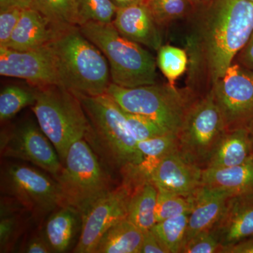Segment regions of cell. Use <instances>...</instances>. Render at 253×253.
Here are the masks:
<instances>
[{
  "label": "cell",
  "instance_id": "1",
  "mask_svg": "<svg viewBox=\"0 0 253 253\" xmlns=\"http://www.w3.org/2000/svg\"><path fill=\"white\" fill-rule=\"evenodd\" d=\"M186 38L188 85L191 92L208 90L224 76L253 32V2L211 0L198 8Z\"/></svg>",
  "mask_w": 253,
  "mask_h": 253
},
{
  "label": "cell",
  "instance_id": "2",
  "mask_svg": "<svg viewBox=\"0 0 253 253\" xmlns=\"http://www.w3.org/2000/svg\"><path fill=\"white\" fill-rule=\"evenodd\" d=\"M77 96L90 126L85 139L103 161L122 174L141 164L144 157L122 108L107 94Z\"/></svg>",
  "mask_w": 253,
  "mask_h": 253
},
{
  "label": "cell",
  "instance_id": "3",
  "mask_svg": "<svg viewBox=\"0 0 253 253\" xmlns=\"http://www.w3.org/2000/svg\"><path fill=\"white\" fill-rule=\"evenodd\" d=\"M50 44L56 60L59 86L76 95L106 94L112 83L109 63L79 26L65 28Z\"/></svg>",
  "mask_w": 253,
  "mask_h": 253
},
{
  "label": "cell",
  "instance_id": "4",
  "mask_svg": "<svg viewBox=\"0 0 253 253\" xmlns=\"http://www.w3.org/2000/svg\"><path fill=\"white\" fill-rule=\"evenodd\" d=\"M107 59L113 84L123 87L156 84L157 62L142 45L129 41L113 23L89 22L79 26Z\"/></svg>",
  "mask_w": 253,
  "mask_h": 253
},
{
  "label": "cell",
  "instance_id": "5",
  "mask_svg": "<svg viewBox=\"0 0 253 253\" xmlns=\"http://www.w3.org/2000/svg\"><path fill=\"white\" fill-rule=\"evenodd\" d=\"M36 89V101L32 110L63 165L71 146L89 134V121L81 100L72 91L59 85Z\"/></svg>",
  "mask_w": 253,
  "mask_h": 253
},
{
  "label": "cell",
  "instance_id": "6",
  "mask_svg": "<svg viewBox=\"0 0 253 253\" xmlns=\"http://www.w3.org/2000/svg\"><path fill=\"white\" fill-rule=\"evenodd\" d=\"M106 94L123 110L151 118L168 132L178 135L195 95L167 84L123 87L111 83Z\"/></svg>",
  "mask_w": 253,
  "mask_h": 253
},
{
  "label": "cell",
  "instance_id": "7",
  "mask_svg": "<svg viewBox=\"0 0 253 253\" xmlns=\"http://www.w3.org/2000/svg\"><path fill=\"white\" fill-rule=\"evenodd\" d=\"M63 206H69L81 214L96 200L112 190L109 172L86 139L71 146L59 175Z\"/></svg>",
  "mask_w": 253,
  "mask_h": 253
},
{
  "label": "cell",
  "instance_id": "8",
  "mask_svg": "<svg viewBox=\"0 0 253 253\" xmlns=\"http://www.w3.org/2000/svg\"><path fill=\"white\" fill-rule=\"evenodd\" d=\"M226 131L211 89L189 106L177 135L179 151L190 162L205 169Z\"/></svg>",
  "mask_w": 253,
  "mask_h": 253
},
{
  "label": "cell",
  "instance_id": "9",
  "mask_svg": "<svg viewBox=\"0 0 253 253\" xmlns=\"http://www.w3.org/2000/svg\"><path fill=\"white\" fill-rule=\"evenodd\" d=\"M1 190L6 197L17 201L36 219L63 206L56 179L26 165L14 163L1 169Z\"/></svg>",
  "mask_w": 253,
  "mask_h": 253
},
{
  "label": "cell",
  "instance_id": "10",
  "mask_svg": "<svg viewBox=\"0 0 253 253\" xmlns=\"http://www.w3.org/2000/svg\"><path fill=\"white\" fill-rule=\"evenodd\" d=\"M226 129L253 124V71L234 61L212 87Z\"/></svg>",
  "mask_w": 253,
  "mask_h": 253
},
{
  "label": "cell",
  "instance_id": "11",
  "mask_svg": "<svg viewBox=\"0 0 253 253\" xmlns=\"http://www.w3.org/2000/svg\"><path fill=\"white\" fill-rule=\"evenodd\" d=\"M0 151L4 157L33 163L54 178L63 165L56 149L40 126L26 121L14 129L1 133Z\"/></svg>",
  "mask_w": 253,
  "mask_h": 253
},
{
  "label": "cell",
  "instance_id": "12",
  "mask_svg": "<svg viewBox=\"0 0 253 253\" xmlns=\"http://www.w3.org/2000/svg\"><path fill=\"white\" fill-rule=\"evenodd\" d=\"M133 188L123 182L108 192L82 214V228L73 253H94L103 235L111 226L127 217Z\"/></svg>",
  "mask_w": 253,
  "mask_h": 253
},
{
  "label": "cell",
  "instance_id": "13",
  "mask_svg": "<svg viewBox=\"0 0 253 253\" xmlns=\"http://www.w3.org/2000/svg\"><path fill=\"white\" fill-rule=\"evenodd\" d=\"M202 171L179 150L158 160L144 158L136 167L138 174L158 189L186 197L192 196L202 186Z\"/></svg>",
  "mask_w": 253,
  "mask_h": 253
},
{
  "label": "cell",
  "instance_id": "14",
  "mask_svg": "<svg viewBox=\"0 0 253 253\" xmlns=\"http://www.w3.org/2000/svg\"><path fill=\"white\" fill-rule=\"evenodd\" d=\"M0 75L24 80L35 88L59 85L51 44L28 51L0 46Z\"/></svg>",
  "mask_w": 253,
  "mask_h": 253
},
{
  "label": "cell",
  "instance_id": "15",
  "mask_svg": "<svg viewBox=\"0 0 253 253\" xmlns=\"http://www.w3.org/2000/svg\"><path fill=\"white\" fill-rule=\"evenodd\" d=\"M211 231L221 250L253 236V192L231 196Z\"/></svg>",
  "mask_w": 253,
  "mask_h": 253
},
{
  "label": "cell",
  "instance_id": "16",
  "mask_svg": "<svg viewBox=\"0 0 253 253\" xmlns=\"http://www.w3.org/2000/svg\"><path fill=\"white\" fill-rule=\"evenodd\" d=\"M112 23L129 41L157 51L163 45L161 27L148 3L118 8Z\"/></svg>",
  "mask_w": 253,
  "mask_h": 253
},
{
  "label": "cell",
  "instance_id": "17",
  "mask_svg": "<svg viewBox=\"0 0 253 253\" xmlns=\"http://www.w3.org/2000/svg\"><path fill=\"white\" fill-rule=\"evenodd\" d=\"M63 26L33 8L23 9L21 18L6 47L28 51L49 45L57 38Z\"/></svg>",
  "mask_w": 253,
  "mask_h": 253
},
{
  "label": "cell",
  "instance_id": "18",
  "mask_svg": "<svg viewBox=\"0 0 253 253\" xmlns=\"http://www.w3.org/2000/svg\"><path fill=\"white\" fill-rule=\"evenodd\" d=\"M230 193L201 186L192 196L185 241L200 233L211 231L220 218ZM184 241V243H185Z\"/></svg>",
  "mask_w": 253,
  "mask_h": 253
},
{
  "label": "cell",
  "instance_id": "19",
  "mask_svg": "<svg viewBox=\"0 0 253 253\" xmlns=\"http://www.w3.org/2000/svg\"><path fill=\"white\" fill-rule=\"evenodd\" d=\"M202 185L232 196L253 192V155L238 166L203 169Z\"/></svg>",
  "mask_w": 253,
  "mask_h": 253
},
{
  "label": "cell",
  "instance_id": "20",
  "mask_svg": "<svg viewBox=\"0 0 253 253\" xmlns=\"http://www.w3.org/2000/svg\"><path fill=\"white\" fill-rule=\"evenodd\" d=\"M81 228V213L71 206H63L50 215L44 236L53 253H65Z\"/></svg>",
  "mask_w": 253,
  "mask_h": 253
},
{
  "label": "cell",
  "instance_id": "21",
  "mask_svg": "<svg viewBox=\"0 0 253 253\" xmlns=\"http://www.w3.org/2000/svg\"><path fill=\"white\" fill-rule=\"evenodd\" d=\"M253 155L249 128L229 129L216 146L206 168L238 166Z\"/></svg>",
  "mask_w": 253,
  "mask_h": 253
},
{
  "label": "cell",
  "instance_id": "22",
  "mask_svg": "<svg viewBox=\"0 0 253 253\" xmlns=\"http://www.w3.org/2000/svg\"><path fill=\"white\" fill-rule=\"evenodd\" d=\"M143 238L144 231L126 218L105 233L94 253H140Z\"/></svg>",
  "mask_w": 253,
  "mask_h": 253
},
{
  "label": "cell",
  "instance_id": "23",
  "mask_svg": "<svg viewBox=\"0 0 253 253\" xmlns=\"http://www.w3.org/2000/svg\"><path fill=\"white\" fill-rule=\"evenodd\" d=\"M157 188L151 181H145L133 187L126 218L142 231L150 230L157 222Z\"/></svg>",
  "mask_w": 253,
  "mask_h": 253
},
{
  "label": "cell",
  "instance_id": "24",
  "mask_svg": "<svg viewBox=\"0 0 253 253\" xmlns=\"http://www.w3.org/2000/svg\"><path fill=\"white\" fill-rule=\"evenodd\" d=\"M1 201L0 212V251L9 252L22 234L25 222L21 211H26L17 201L7 198Z\"/></svg>",
  "mask_w": 253,
  "mask_h": 253
},
{
  "label": "cell",
  "instance_id": "25",
  "mask_svg": "<svg viewBox=\"0 0 253 253\" xmlns=\"http://www.w3.org/2000/svg\"><path fill=\"white\" fill-rule=\"evenodd\" d=\"M189 214L158 221L151 230L168 253H180L185 241Z\"/></svg>",
  "mask_w": 253,
  "mask_h": 253
},
{
  "label": "cell",
  "instance_id": "26",
  "mask_svg": "<svg viewBox=\"0 0 253 253\" xmlns=\"http://www.w3.org/2000/svg\"><path fill=\"white\" fill-rule=\"evenodd\" d=\"M189 61L186 49L169 44L158 49L157 66L169 85L175 86V82L187 71Z\"/></svg>",
  "mask_w": 253,
  "mask_h": 253
},
{
  "label": "cell",
  "instance_id": "27",
  "mask_svg": "<svg viewBox=\"0 0 253 253\" xmlns=\"http://www.w3.org/2000/svg\"><path fill=\"white\" fill-rule=\"evenodd\" d=\"M37 91L17 85H7L0 93V120L8 121L21 110L33 106L36 101Z\"/></svg>",
  "mask_w": 253,
  "mask_h": 253
},
{
  "label": "cell",
  "instance_id": "28",
  "mask_svg": "<svg viewBox=\"0 0 253 253\" xmlns=\"http://www.w3.org/2000/svg\"><path fill=\"white\" fill-rule=\"evenodd\" d=\"M33 9L61 26H79L76 0H33Z\"/></svg>",
  "mask_w": 253,
  "mask_h": 253
},
{
  "label": "cell",
  "instance_id": "29",
  "mask_svg": "<svg viewBox=\"0 0 253 253\" xmlns=\"http://www.w3.org/2000/svg\"><path fill=\"white\" fill-rule=\"evenodd\" d=\"M79 26L94 22L112 23L118 7L111 0H76Z\"/></svg>",
  "mask_w": 253,
  "mask_h": 253
},
{
  "label": "cell",
  "instance_id": "30",
  "mask_svg": "<svg viewBox=\"0 0 253 253\" xmlns=\"http://www.w3.org/2000/svg\"><path fill=\"white\" fill-rule=\"evenodd\" d=\"M192 207V196L186 197L164 190L158 189L156 206L157 222L181 214H190Z\"/></svg>",
  "mask_w": 253,
  "mask_h": 253
},
{
  "label": "cell",
  "instance_id": "31",
  "mask_svg": "<svg viewBox=\"0 0 253 253\" xmlns=\"http://www.w3.org/2000/svg\"><path fill=\"white\" fill-rule=\"evenodd\" d=\"M148 4L160 27L186 17L194 9L189 0H158Z\"/></svg>",
  "mask_w": 253,
  "mask_h": 253
},
{
  "label": "cell",
  "instance_id": "32",
  "mask_svg": "<svg viewBox=\"0 0 253 253\" xmlns=\"http://www.w3.org/2000/svg\"><path fill=\"white\" fill-rule=\"evenodd\" d=\"M137 147L144 158L158 160L179 151V139L176 134L168 132L138 141Z\"/></svg>",
  "mask_w": 253,
  "mask_h": 253
},
{
  "label": "cell",
  "instance_id": "33",
  "mask_svg": "<svg viewBox=\"0 0 253 253\" xmlns=\"http://www.w3.org/2000/svg\"><path fill=\"white\" fill-rule=\"evenodd\" d=\"M123 112L128 126L137 141L146 140L168 133L166 129L151 118L142 115L127 112L125 110H123Z\"/></svg>",
  "mask_w": 253,
  "mask_h": 253
},
{
  "label": "cell",
  "instance_id": "34",
  "mask_svg": "<svg viewBox=\"0 0 253 253\" xmlns=\"http://www.w3.org/2000/svg\"><path fill=\"white\" fill-rule=\"evenodd\" d=\"M220 244L213 235L212 231L200 233L185 241L181 253H220Z\"/></svg>",
  "mask_w": 253,
  "mask_h": 253
},
{
  "label": "cell",
  "instance_id": "35",
  "mask_svg": "<svg viewBox=\"0 0 253 253\" xmlns=\"http://www.w3.org/2000/svg\"><path fill=\"white\" fill-rule=\"evenodd\" d=\"M23 9L17 6L0 8V46L6 47L7 45Z\"/></svg>",
  "mask_w": 253,
  "mask_h": 253
},
{
  "label": "cell",
  "instance_id": "36",
  "mask_svg": "<svg viewBox=\"0 0 253 253\" xmlns=\"http://www.w3.org/2000/svg\"><path fill=\"white\" fill-rule=\"evenodd\" d=\"M140 253H168L163 247L159 239L154 234V231L150 230L144 231L142 244Z\"/></svg>",
  "mask_w": 253,
  "mask_h": 253
},
{
  "label": "cell",
  "instance_id": "37",
  "mask_svg": "<svg viewBox=\"0 0 253 253\" xmlns=\"http://www.w3.org/2000/svg\"><path fill=\"white\" fill-rule=\"evenodd\" d=\"M24 253H49L52 250L44 236H33L25 246Z\"/></svg>",
  "mask_w": 253,
  "mask_h": 253
},
{
  "label": "cell",
  "instance_id": "38",
  "mask_svg": "<svg viewBox=\"0 0 253 253\" xmlns=\"http://www.w3.org/2000/svg\"><path fill=\"white\" fill-rule=\"evenodd\" d=\"M234 61L253 71V32L247 44L240 51Z\"/></svg>",
  "mask_w": 253,
  "mask_h": 253
},
{
  "label": "cell",
  "instance_id": "39",
  "mask_svg": "<svg viewBox=\"0 0 253 253\" xmlns=\"http://www.w3.org/2000/svg\"><path fill=\"white\" fill-rule=\"evenodd\" d=\"M221 253H253V236L231 247L224 248Z\"/></svg>",
  "mask_w": 253,
  "mask_h": 253
},
{
  "label": "cell",
  "instance_id": "40",
  "mask_svg": "<svg viewBox=\"0 0 253 253\" xmlns=\"http://www.w3.org/2000/svg\"><path fill=\"white\" fill-rule=\"evenodd\" d=\"M17 6L26 9L33 8V0H0V8Z\"/></svg>",
  "mask_w": 253,
  "mask_h": 253
},
{
  "label": "cell",
  "instance_id": "41",
  "mask_svg": "<svg viewBox=\"0 0 253 253\" xmlns=\"http://www.w3.org/2000/svg\"><path fill=\"white\" fill-rule=\"evenodd\" d=\"M114 4L118 8L126 7L131 5L140 4V3H148L149 0H111Z\"/></svg>",
  "mask_w": 253,
  "mask_h": 253
},
{
  "label": "cell",
  "instance_id": "42",
  "mask_svg": "<svg viewBox=\"0 0 253 253\" xmlns=\"http://www.w3.org/2000/svg\"><path fill=\"white\" fill-rule=\"evenodd\" d=\"M211 0H189L194 9H198L203 5L207 4Z\"/></svg>",
  "mask_w": 253,
  "mask_h": 253
},
{
  "label": "cell",
  "instance_id": "43",
  "mask_svg": "<svg viewBox=\"0 0 253 253\" xmlns=\"http://www.w3.org/2000/svg\"><path fill=\"white\" fill-rule=\"evenodd\" d=\"M250 136H251V142H252L253 150V124L249 128Z\"/></svg>",
  "mask_w": 253,
  "mask_h": 253
},
{
  "label": "cell",
  "instance_id": "44",
  "mask_svg": "<svg viewBox=\"0 0 253 253\" xmlns=\"http://www.w3.org/2000/svg\"><path fill=\"white\" fill-rule=\"evenodd\" d=\"M158 1V0H149V1ZM149 1H148V2H149Z\"/></svg>",
  "mask_w": 253,
  "mask_h": 253
},
{
  "label": "cell",
  "instance_id": "45",
  "mask_svg": "<svg viewBox=\"0 0 253 253\" xmlns=\"http://www.w3.org/2000/svg\"><path fill=\"white\" fill-rule=\"evenodd\" d=\"M249 1H253V0H249Z\"/></svg>",
  "mask_w": 253,
  "mask_h": 253
}]
</instances>
